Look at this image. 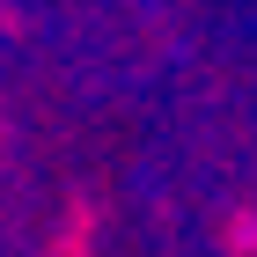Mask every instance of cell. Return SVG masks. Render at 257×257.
Here are the masks:
<instances>
[{"instance_id":"1","label":"cell","mask_w":257,"mask_h":257,"mask_svg":"<svg viewBox=\"0 0 257 257\" xmlns=\"http://www.w3.org/2000/svg\"><path fill=\"white\" fill-rule=\"evenodd\" d=\"M96 228H103L96 198L74 191V198H66V213H59V228L44 235V257H96Z\"/></svg>"},{"instance_id":"2","label":"cell","mask_w":257,"mask_h":257,"mask_svg":"<svg viewBox=\"0 0 257 257\" xmlns=\"http://www.w3.org/2000/svg\"><path fill=\"white\" fill-rule=\"evenodd\" d=\"M220 250L228 257H257V206H235L220 220Z\"/></svg>"}]
</instances>
